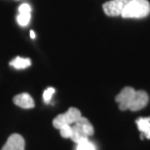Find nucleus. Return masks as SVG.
Listing matches in <instances>:
<instances>
[{
    "label": "nucleus",
    "mask_w": 150,
    "mask_h": 150,
    "mask_svg": "<svg viewBox=\"0 0 150 150\" xmlns=\"http://www.w3.org/2000/svg\"><path fill=\"white\" fill-rule=\"evenodd\" d=\"M150 13V4L147 0H130L121 16L126 19H140Z\"/></svg>",
    "instance_id": "f257e3e1"
},
{
    "label": "nucleus",
    "mask_w": 150,
    "mask_h": 150,
    "mask_svg": "<svg viewBox=\"0 0 150 150\" xmlns=\"http://www.w3.org/2000/svg\"><path fill=\"white\" fill-rule=\"evenodd\" d=\"M72 125L73 126H71L72 134H71L70 139L76 143L80 142L81 139H87L88 137L92 136L94 134V128H93V126L89 120L85 118V117L81 116Z\"/></svg>",
    "instance_id": "f03ea898"
},
{
    "label": "nucleus",
    "mask_w": 150,
    "mask_h": 150,
    "mask_svg": "<svg viewBox=\"0 0 150 150\" xmlns=\"http://www.w3.org/2000/svg\"><path fill=\"white\" fill-rule=\"evenodd\" d=\"M82 115L79 109L75 107H70L65 113L59 114L53 120V126L56 129H59L64 125H72Z\"/></svg>",
    "instance_id": "7ed1b4c3"
},
{
    "label": "nucleus",
    "mask_w": 150,
    "mask_h": 150,
    "mask_svg": "<svg viewBox=\"0 0 150 150\" xmlns=\"http://www.w3.org/2000/svg\"><path fill=\"white\" fill-rule=\"evenodd\" d=\"M130 0H111L103 4V11L107 16L116 17L122 15V12Z\"/></svg>",
    "instance_id": "20e7f679"
},
{
    "label": "nucleus",
    "mask_w": 150,
    "mask_h": 150,
    "mask_svg": "<svg viewBox=\"0 0 150 150\" xmlns=\"http://www.w3.org/2000/svg\"><path fill=\"white\" fill-rule=\"evenodd\" d=\"M134 94H136V90L134 88H132V87H125L115 98V100L119 103V108L121 110L129 109V106H130L131 101L133 100Z\"/></svg>",
    "instance_id": "39448f33"
},
{
    "label": "nucleus",
    "mask_w": 150,
    "mask_h": 150,
    "mask_svg": "<svg viewBox=\"0 0 150 150\" xmlns=\"http://www.w3.org/2000/svg\"><path fill=\"white\" fill-rule=\"evenodd\" d=\"M149 101V97L145 91H136L133 100L131 101V104L129 106V109L132 111H137L147 105Z\"/></svg>",
    "instance_id": "423d86ee"
},
{
    "label": "nucleus",
    "mask_w": 150,
    "mask_h": 150,
    "mask_svg": "<svg viewBox=\"0 0 150 150\" xmlns=\"http://www.w3.org/2000/svg\"><path fill=\"white\" fill-rule=\"evenodd\" d=\"M1 150H25V139L19 134H13L9 137Z\"/></svg>",
    "instance_id": "0eeeda50"
},
{
    "label": "nucleus",
    "mask_w": 150,
    "mask_h": 150,
    "mask_svg": "<svg viewBox=\"0 0 150 150\" xmlns=\"http://www.w3.org/2000/svg\"><path fill=\"white\" fill-rule=\"evenodd\" d=\"M14 103L16 105L22 107V108L29 109L34 107V100L31 98L30 95L26 94V93H22V94L17 95L14 98Z\"/></svg>",
    "instance_id": "6e6552de"
},
{
    "label": "nucleus",
    "mask_w": 150,
    "mask_h": 150,
    "mask_svg": "<svg viewBox=\"0 0 150 150\" xmlns=\"http://www.w3.org/2000/svg\"><path fill=\"white\" fill-rule=\"evenodd\" d=\"M137 125L139 130L142 133V139H150V117L146 118H139L137 120Z\"/></svg>",
    "instance_id": "1a4fd4ad"
},
{
    "label": "nucleus",
    "mask_w": 150,
    "mask_h": 150,
    "mask_svg": "<svg viewBox=\"0 0 150 150\" xmlns=\"http://www.w3.org/2000/svg\"><path fill=\"white\" fill-rule=\"evenodd\" d=\"M31 64V61L26 58H21V57H17L13 61L10 62V65L13 67L17 68V69H23V68L28 67Z\"/></svg>",
    "instance_id": "9d476101"
},
{
    "label": "nucleus",
    "mask_w": 150,
    "mask_h": 150,
    "mask_svg": "<svg viewBox=\"0 0 150 150\" xmlns=\"http://www.w3.org/2000/svg\"><path fill=\"white\" fill-rule=\"evenodd\" d=\"M76 150H96V147L92 142H90L89 139L87 137V139H83L77 142Z\"/></svg>",
    "instance_id": "9b49d317"
},
{
    "label": "nucleus",
    "mask_w": 150,
    "mask_h": 150,
    "mask_svg": "<svg viewBox=\"0 0 150 150\" xmlns=\"http://www.w3.org/2000/svg\"><path fill=\"white\" fill-rule=\"evenodd\" d=\"M61 132V136L64 139H70L71 134H72V129H71V125H64L59 129Z\"/></svg>",
    "instance_id": "f8f14e48"
},
{
    "label": "nucleus",
    "mask_w": 150,
    "mask_h": 150,
    "mask_svg": "<svg viewBox=\"0 0 150 150\" xmlns=\"http://www.w3.org/2000/svg\"><path fill=\"white\" fill-rule=\"evenodd\" d=\"M30 14H22L20 13L19 16L17 18V21L18 23H19L20 25H26L28 23V22L30 21Z\"/></svg>",
    "instance_id": "ddd939ff"
},
{
    "label": "nucleus",
    "mask_w": 150,
    "mask_h": 150,
    "mask_svg": "<svg viewBox=\"0 0 150 150\" xmlns=\"http://www.w3.org/2000/svg\"><path fill=\"white\" fill-rule=\"evenodd\" d=\"M54 93H55V89L52 88V87H50V88L45 90L44 94H43V98H44V100L46 101V103H49V101L51 100V98H52Z\"/></svg>",
    "instance_id": "4468645a"
},
{
    "label": "nucleus",
    "mask_w": 150,
    "mask_h": 150,
    "mask_svg": "<svg viewBox=\"0 0 150 150\" xmlns=\"http://www.w3.org/2000/svg\"><path fill=\"white\" fill-rule=\"evenodd\" d=\"M19 12L22 14H30L31 12V7L30 5L26 4V3H25V4H22L20 6L19 8Z\"/></svg>",
    "instance_id": "2eb2a0df"
},
{
    "label": "nucleus",
    "mask_w": 150,
    "mask_h": 150,
    "mask_svg": "<svg viewBox=\"0 0 150 150\" xmlns=\"http://www.w3.org/2000/svg\"><path fill=\"white\" fill-rule=\"evenodd\" d=\"M30 37L32 39H34L35 38V33H34V31L33 30H30Z\"/></svg>",
    "instance_id": "dca6fc26"
}]
</instances>
